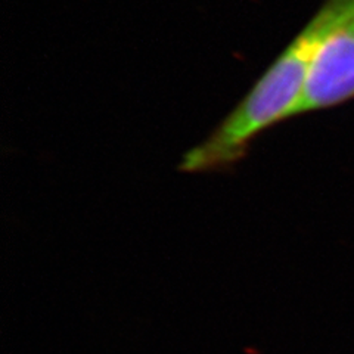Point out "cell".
<instances>
[{
  "label": "cell",
  "instance_id": "7a4b0ae2",
  "mask_svg": "<svg viewBox=\"0 0 354 354\" xmlns=\"http://www.w3.org/2000/svg\"><path fill=\"white\" fill-rule=\"evenodd\" d=\"M354 97V18L337 27L316 50L297 117Z\"/></svg>",
  "mask_w": 354,
  "mask_h": 354
},
{
  "label": "cell",
  "instance_id": "6da1fadb",
  "mask_svg": "<svg viewBox=\"0 0 354 354\" xmlns=\"http://www.w3.org/2000/svg\"><path fill=\"white\" fill-rule=\"evenodd\" d=\"M354 18V0H325L303 30L220 121L216 135L232 152H247L260 133L297 117L307 75L320 43Z\"/></svg>",
  "mask_w": 354,
  "mask_h": 354
}]
</instances>
